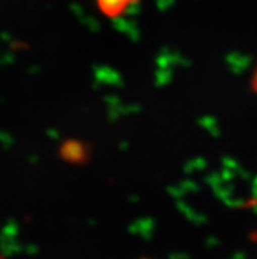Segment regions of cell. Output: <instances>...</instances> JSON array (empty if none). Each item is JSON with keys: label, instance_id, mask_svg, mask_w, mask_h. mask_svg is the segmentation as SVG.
I'll use <instances>...</instances> for the list:
<instances>
[{"label": "cell", "instance_id": "3", "mask_svg": "<svg viewBox=\"0 0 257 259\" xmlns=\"http://www.w3.org/2000/svg\"><path fill=\"white\" fill-rule=\"evenodd\" d=\"M0 259H3V258H2V256H0Z\"/></svg>", "mask_w": 257, "mask_h": 259}, {"label": "cell", "instance_id": "1", "mask_svg": "<svg viewBox=\"0 0 257 259\" xmlns=\"http://www.w3.org/2000/svg\"><path fill=\"white\" fill-rule=\"evenodd\" d=\"M59 155L63 161L67 162L74 166H80L84 164L85 162L91 157V150L85 142L71 138V140H66L59 148Z\"/></svg>", "mask_w": 257, "mask_h": 259}, {"label": "cell", "instance_id": "2", "mask_svg": "<svg viewBox=\"0 0 257 259\" xmlns=\"http://www.w3.org/2000/svg\"><path fill=\"white\" fill-rule=\"evenodd\" d=\"M97 4L98 10L104 13L107 17L117 19L125 15L130 7L137 4L140 0H94Z\"/></svg>", "mask_w": 257, "mask_h": 259}]
</instances>
